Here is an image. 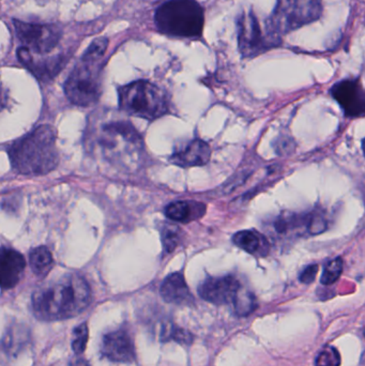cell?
<instances>
[{
  "mask_svg": "<svg viewBox=\"0 0 365 366\" xmlns=\"http://www.w3.org/2000/svg\"><path fill=\"white\" fill-rule=\"evenodd\" d=\"M323 0H278L265 25V35L277 42L286 33L317 21Z\"/></svg>",
  "mask_w": 365,
  "mask_h": 366,
  "instance_id": "obj_6",
  "label": "cell"
},
{
  "mask_svg": "<svg viewBox=\"0 0 365 366\" xmlns=\"http://www.w3.org/2000/svg\"><path fill=\"white\" fill-rule=\"evenodd\" d=\"M315 211L306 214L285 213L279 215L272 223L273 234L278 238L288 240L304 235L315 236Z\"/></svg>",
  "mask_w": 365,
  "mask_h": 366,
  "instance_id": "obj_12",
  "label": "cell"
},
{
  "mask_svg": "<svg viewBox=\"0 0 365 366\" xmlns=\"http://www.w3.org/2000/svg\"><path fill=\"white\" fill-rule=\"evenodd\" d=\"M212 158V148L204 140H194L181 149L176 150L171 156V162L180 167L203 166Z\"/></svg>",
  "mask_w": 365,
  "mask_h": 366,
  "instance_id": "obj_15",
  "label": "cell"
},
{
  "mask_svg": "<svg viewBox=\"0 0 365 366\" xmlns=\"http://www.w3.org/2000/svg\"><path fill=\"white\" fill-rule=\"evenodd\" d=\"M169 338H173L176 342H179V344H182V345H189V344L192 342L193 336L189 331L185 330V329L177 328L171 330Z\"/></svg>",
  "mask_w": 365,
  "mask_h": 366,
  "instance_id": "obj_26",
  "label": "cell"
},
{
  "mask_svg": "<svg viewBox=\"0 0 365 366\" xmlns=\"http://www.w3.org/2000/svg\"><path fill=\"white\" fill-rule=\"evenodd\" d=\"M8 104V93L3 85H0V111H3Z\"/></svg>",
  "mask_w": 365,
  "mask_h": 366,
  "instance_id": "obj_28",
  "label": "cell"
},
{
  "mask_svg": "<svg viewBox=\"0 0 365 366\" xmlns=\"http://www.w3.org/2000/svg\"><path fill=\"white\" fill-rule=\"evenodd\" d=\"M232 242L251 255L265 257L270 252V242L257 230H242L232 237Z\"/></svg>",
  "mask_w": 365,
  "mask_h": 366,
  "instance_id": "obj_18",
  "label": "cell"
},
{
  "mask_svg": "<svg viewBox=\"0 0 365 366\" xmlns=\"http://www.w3.org/2000/svg\"><path fill=\"white\" fill-rule=\"evenodd\" d=\"M107 39L93 41L64 84L66 98L77 107L95 104L101 95V71Z\"/></svg>",
  "mask_w": 365,
  "mask_h": 366,
  "instance_id": "obj_3",
  "label": "cell"
},
{
  "mask_svg": "<svg viewBox=\"0 0 365 366\" xmlns=\"http://www.w3.org/2000/svg\"><path fill=\"white\" fill-rule=\"evenodd\" d=\"M237 31L238 46L245 58L259 56L281 44L263 33L256 15L252 10L243 11L238 17Z\"/></svg>",
  "mask_w": 365,
  "mask_h": 366,
  "instance_id": "obj_9",
  "label": "cell"
},
{
  "mask_svg": "<svg viewBox=\"0 0 365 366\" xmlns=\"http://www.w3.org/2000/svg\"><path fill=\"white\" fill-rule=\"evenodd\" d=\"M158 30L178 38H197L204 29V9L196 0H169L154 15Z\"/></svg>",
  "mask_w": 365,
  "mask_h": 366,
  "instance_id": "obj_4",
  "label": "cell"
},
{
  "mask_svg": "<svg viewBox=\"0 0 365 366\" xmlns=\"http://www.w3.org/2000/svg\"><path fill=\"white\" fill-rule=\"evenodd\" d=\"M91 142L106 160L127 164L132 154L142 149V140L129 122L113 121L97 127L91 133Z\"/></svg>",
  "mask_w": 365,
  "mask_h": 366,
  "instance_id": "obj_5",
  "label": "cell"
},
{
  "mask_svg": "<svg viewBox=\"0 0 365 366\" xmlns=\"http://www.w3.org/2000/svg\"><path fill=\"white\" fill-rule=\"evenodd\" d=\"M17 38L24 45L23 48L31 56L42 58L44 55L54 51L62 39L59 29L53 25L36 24L26 21H15Z\"/></svg>",
  "mask_w": 365,
  "mask_h": 366,
  "instance_id": "obj_8",
  "label": "cell"
},
{
  "mask_svg": "<svg viewBox=\"0 0 365 366\" xmlns=\"http://www.w3.org/2000/svg\"><path fill=\"white\" fill-rule=\"evenodd\" d=\"M93 293L82 275L66 273L44 284L31 298L33 315L41 322H52L74 318L91 305Z\"/></svg>",
  "mask_w": 365,
  "mask_h": 366,
  "instance_id": "obj_1",
  "label": "cell"
},
{
  "mask_svg": "<svg viewBox=\"0 0 365 366\" xmlns=\"http://www.w3.org/2000/svg\"><path fill=\"white\" fill-rule=\"evenodd\" d=\"M339 364H341V356L337 348L331 346L324 348L315 360V366H339Z\"/></svg>",
  "mask_w": 365,
  "mask_h": 366,
  "instance_id": "obj_25",
  "label": "cell"
},
{
  "mask_svg": "<svg viewBox=\"0 0 365 366\" xmlns=\"http://www.w3.org/2000/svg\"><path fill=\"white\" fill-rule=\"evenodd\" d=\"M29 264L35 274L39 277H46L54 265L52 253L46 246L33 248L29 255Z\"/></svg>",
  "mask_w": 365,
  "mask_h": 366,
  "instance_id": "obj_20",
  "label": "cell"
},
{
  "mask_svg": "<svg viewBox=\"0 0 365 366\" xmlns=\"http://www.w3.org/2000/svg\"><path fill=\"white\" fill-rule=\"evenodd\" d=\"M57 133L53 127L42 125L10 145L8 154L13 170L25 176L50 173L59 163Z\"/></svg>",
  "mask_w": 365,
  "mask_h": 366,
  "instance_id": "obj_2",
  "label": "cell"
},
{
  "mask_svg": "<svg viewBox=\"0 0 365 366\" xmlns=\"http://www.w3.org/2000/svg\"><path fill=\"white\" fill-rule=\"evenodd\" d=\"M206 213V205L196 201H179L169 203L165 209L166 217L179 223L198 220Z\"/></svg>",
  "mask_w": 365,
  "mask_h": 366,
  "instance_id": "obj_19",
  "label": "cell"
},
{
  "mask_svg": "<svg viewBox=\"0 0 365 366\" xmlns=\"http://www.w3.org/2000/svg\"><path fill=\"white\" fill-rule=\"evenodd\" d=\"M232 303L235 305L236 313L242 317L249 316L256 310L257 307L256 297L251 291L243 289L242 286Z\"/></svg>",
  "mask_w": 365,
  "mask_h": 366,
  "instance_id": "obj_21",
  "label": "cell"
},
{
  "mask_svg": "<svg viewBox=\"0 0 365 366\" xmlns=\"http://www.w3.org/2000/svg\"><path fill=\"white\" fill-rule=\"evenodd\" d=\"M341 272H343V260L341 258L337 257L335 259L330 260L324 268L323 275H321L320 282L325 286L332 285L339 279Z\"/></svg>",
  "mask_w": 365,
  "mask_h": 366,
  "instance_id": "obj_22",
  "label": "cell"
},
{
  "mask_svg": "<svg viewBox=\"0 0 365 366\" xmlns=\"http://www.w3.org/2000/svg\"><path fill=\"white\" fill-rule=\"evenodd\" d=\"M88 338H89V331L86 322L74 329L71 347L76 356H81L85 352Z\"/></svg>",
  "mask_w": 365,
  "mask_h": 366,
  "instance_id": "obj_24",
  "label": "cell"
},
{
  "mask_svg": "<svg viewBox=\"0 0 365 366\" xmlns=\"http://www.w3.org/2000/svg\"><path fill=\"white\" fill-rule=\"evenodd\" d=\"M30 330L23 324H11L5 331L0 346L10 357H17L30 342Z\"/></svg>",
  "mask_w": 365,
  "mask_h": 366,
  "instance_id": "obj_17",
  "label": "cell"
},
{
  "mask_svg": "<svg viewBox=\"0 0 365 366\" xmlns=\"http://www.w3.org/2000/svg\"><path fill=\"white\" fill-rule=\"evenodd\" d=\"M332 97L348 117H362L365 111V95L357 80H345L335 84L331 89Z\"/></svg>",
  "mask_w": 365,
  "mask_h": 366,
  "instance_id": "obj_11",
  "label": "cell"
},
{
  "mask_svg": "<svg viewBox=\"0 0 365 366\" xmlns=\"http://www.w3.org/2000/svg\"><path fill=\"white\" fill-rule=\"evenodd\" d=\"M318 269H319V268H318L317 265L308 266V267L301 272V274H300V277H299L300 282L303 284L313 283L316 275H317Z\"/></svg>",
  "mask_w": 365,
  "mask_h": 366,
  "instance_id": "obj_27",
  "label": "cell"
},
{
  "mask_svg": "<svg viewBox=\"0 0 365 366\" xmlns=\"http://www.w3.org/2000/svg\"><path fill=\"white\" fill-rule=\"evenodd\" d=\"M181 239V230L174 225H165L162 230V242L166 253H171L177 246Z\"/></svg>",
  "mask_w": 365,
  "mask_h": 366,
  "instance_id": "obj_23",
  "label": "cell"
},
{
  "mask_svg": "<svg viewBox=\"0 0 365 366\" xmlns=\"http://www.w3.org/2000/svg\"><path fill=\"white\" fill-rule=\"evenodd\" d=\"M70 366H91V363L85 358L76 357L71 360Z\"/></svg>",
  "mask_w": 365,
  "mask_h": 366,
  "instance_id": "obj_29",
  "label": "cell"
},
{
  "mask_svg": "<svg viewBox=\"0 0 365 366\" xmlns=\"http://www.w3.org/2000/svg\"><path fill=\"white\" fill-rule=\"evenodd\" d=\"M160 295L165 302L176 305H187L193 302L190 289L183 274L175 272L166 277L160 287Z\"/></svg>",
  "mask_w": 365,
  "mask_h": 366,
  "instance_id": "obj_16",
  "label": "cell"
},
{
  "mask_svg": "<svg viewBox=\"0 0 365 366\" xmlns=\"http://www.w3.org/2000/svg\"><path fill=\"white\" fill-rule=\"evenodd\" d=\"M103 357L116 363H132L135 360V348L128 331L124 329L105 334L101 344Z\"/></svg>",
  "mask_w": 365,
  "mask_h": 366,
  "instance_id": "obj_13",
  "label": "cell"
},
{
  "mask_svg": "<svg viewBox=\"0 0 365 366\" xmlns=\"http://www.w3.org/2000/svg\"><path fill=\"white\" fill-rule=\"evenodd\" d=\"M241 284L232 275L208 277L198 286V295L207 302L225 305L234 302Z\"/></svg>",
  "mask_w": 365,
  "mask_h": 366,
  "instance_id": "obj_10",
  "label": "cell"
},
{
  "mask_svg": "<svg viewBox=\"0 0 365 366\" xmlns=\"http://www.w3.org/2000/svg\"><path fill=\"white\" fill-rule=\"evenodd\" d=\"M26 268L24 256L12 248H0V289H11L21 281Z\"/></svg>",
  "mask_w": 365,
  "mask_h": 366,
  "instance_id": "obj_14",
  "label": "cell"
},
{
  "mask_svg": "<svg viewBox=\"0 0 365 366\" xmlns=\"http://www.w3.org/2000/svg\"><path fill=\"white\" fill-rule=\"evenodd\" d=\"M119 107L132 116L154 120L169 113V98L158 86L136 81L119 89Z\"/></svg>",
  "mask_w": 365,
  "mask_h": 366,
  "instance_id": "obj_7",
  "label": "cell"
}]
</instances>
